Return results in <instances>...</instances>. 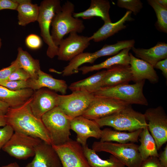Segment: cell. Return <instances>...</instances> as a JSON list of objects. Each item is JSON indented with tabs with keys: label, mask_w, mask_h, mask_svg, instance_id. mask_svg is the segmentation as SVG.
<instances>
[{
	"label": "cell",
	"mask_w": 167,
	"mask_h": 167,
	"mask_svg": "<svg viewBox=\"0 0 167 167\" xmlns=\"http://www.w3.org/2000/svg\"><path fill=\"white\" fill-rule=\"evenodd\" d=\"M32 99V96L22 105L8 108L5 114L6 125L14 131L39 138L52 145L49 134L41 119L36 117L31 110L30 103Z\"/></svg>",
	"instance_id": "cell-1"
},
{
	"label": "cell",
	"mask_w": 167,
	"mask_h": 167,
	"mask_svg": "<svg viewBox=\"0 0 167 167\" xmlns=\"http://www.w3.org/2000/svg\"><path fill=\"white\" fill-rule=\"evenodd\" d=\"M75 5L67 1L57 11L53 18L51 36L55 45L58 46L66 35L82 32L85 28L83 21L73 17Z\"/></svg>",
	"instance_id": "cell-2"
},
{
	"label": "cell",
	"mask_w": 167,
	"mask_h": 167,
	"mask_svg": "<svg viewBox=\"0 0 167 167\" xmlns=\"http://www.w3.org/2000/svg\"><path fill=\"white\" fill-rule=\"evenodd\" d=\"M95 121L100 127L111 126L116 130L132 132L148 127L144 115L129 105L122 110Z\"/></svg>",
	"instance_id": "cell-3"
},
{
	"label": "cell",
	"mask_w": 167,
	"mask_h": 167,
	"mask_svg": "<svg viewBox=\"0 0 167 167\" xmlns=\"http://www.w3.org/2000/svg\"><path fill=\"white\" fill-rule=\"evenodd\" d=\"M41 120L50 136L52 145L64 144L71 139L72 119L58 106L44 114Z\"/></svg>",
	"instance_id": "cell-4"
},
{
	"label": "cell",
	"mask_w": 167,
	"mask_h": 167,
	"mask_svg": "<svg viewBox=\"0 0 167 167\" xmlns=\"http://www.w3.org/2000/svg\"><path fill=\"white\" fill-rule=\"evenodd\" d=\"M145 80L135 83L102 87L93 94L95 96L113 98L131 105L147 106L148 102L143 92Z\"/></svg>",
	"instance_id": "cell-5"
},
{
	"label": "cell",
	"mask_w": 167,
	"mask_h": 167,
	"mask_svg": "<svg viewBox=\"0 0 167 167\" xmlns=\"http://www.w3.org/2000/svg\"><path fill=\"white\" fill-rule=\"evenodd\" d=\"M138 147L134 143H119L99 141L93 142L92 149L96 152L110 153L128 167H140L143 161Z\"/></svg>",
	"instance_id": "cell-6"
},
{
	"label": "cell",
	"mask_w": 167,
	"mask_h": 167,
	"mask_svg": "<svg viewBox=\"0 0 167 167\" xmlns=\"http://www.w3.org/2000/svg\"><path fill=\"white\" fill-rule=\"evenodd\" d=\"M39 6L37 19L40 29L41 35L48 45L46 51L48 57L51 58L57 56L58 46L54 44L51 36L50 28L53 18L57 11L61 7L59 0H44Z\"/></svg>",
	"instance_id": "cell-7"
},
{
	"label": "cell",
	"mask_w": 167,
	"mask_h": 167,
	"mask_svg": "<svg viewBox=\"0 0 167 167\" xmlns=\"http://www.w3.org/2000/svg\"><path fill=\"white\" fill-rule=\"evenodd\" d=\"M42 141L39 138L14 131L2 149L16 159H26L34 156L36 147Z\"/></svg>",
	"instance_id": "cell-8"
},
{
	"label": "cell",
	"mask_w": 167,
	"mask_h": 167,
	"mask_svg": "<svg viewBox=\"0 0 167 167\" xmlns=\"http://www.w3.org/2000/svg\"><path fill=\"white\" fill-rule=\"evenodd\" d=\"M94 96L93 94L83 91L73 92L68 95H58V106L73 119L82 115Z\"/></svg>",
	"instance_id": "cell-9"
},
{
	"label": "cell",
	"mask_w": 167,
	"mask_h": 167,
	"mask_svg": "<svg viewBox=\"0 0 167 167\" xmlns=\"http://www.w3.org/2000/svg\"><path fill=\"white\" fill-rule=\"evenodd\" d=\"M131 105L113 98L95 96L82 116L95 120L117 112Z\"/></svg>",
	"instance_id": "cell-10"
},
{
	"label": "cell",
	"mask_w": 167,
	"mask_h": 167,
	"mask_svg": "<svg viewBox=\"0 0 167 167\" xmlns=\"http://www.w3.org/2000/svg\"><path fill=\"white\" fill-rule=\"evenodd\" d=\"M143 114L148 121V129L159 150L167 141V115L161 106L148 108Z\"/></svg>",
	"instance_id": "cell-11"
},
{
	"label": "cell",
	"mask_w": 167,
	"mask_h": 167,
	"mask_svg": "<svg viewBox=\"0 0 167 167\" xmlns=\"http://www.w3.org/2000/svg\"><path fill=\"white\" fill-rule=\"evenodd\" d=\"M60 159L62 167H90L82 146L71 139L60 145H52Z\"/></svg>",
	"instance_id": "cell-12"
},
{
	"label": "cell",
	"mask_w": 167,
	"mask_h": 167,
	"mask_svg": "<svg viewBox=\"0 0 167 167\" xmlns=\"http://www.w3.org/2000/svg\"><path fill=\"white\" fill-rule=\"evenodd\" d=\"M90 37L80 35L76 32L69 33L63 39L58 46V59L63 61H70L83 53L90 45Z\"/></svg>",
	"instance_id": "cell-13"
},
{
	"label": "cell",
	"mask_w": 167,
	"mask_h": 167,
	"mask_svg": "<svg viewBox=\"0 0 167 167\" xmlns=\"http://www.w3.org/2000/svg\"><path fill=\"white\" fill-rule=\"evenodd\" d=\"M71 126V130L77 134L76 141L83 147L87 145V139L90 137L100 139L101 130L94 120L80 116L72 119Z\"/></svg>",
	"instance_id": "cell-14"
},
{
	"label": "cell",
	"mask_w": 167,
	"mask_h": 167,
	"mask_svg": "<svg viewBox=\"0 0 167 167\" xmlns=\"http://www.w3.org/2000/svg\"><path fill=\"white\" fill-rule=\"evenodd\" d=\"M58 94L50 90L41 88L34 91L30 106L33 114L41 118L58 105Z\"/></svg>",
	"instance_id": "cell-15"
},
{
	"label": "cell",
	"mask_w": 167,
	"mask_h": 167,
	"mask_svg": "<svg viewBox=\"0 0 167 167\" xmlns=\"http://www.w3.org/2000/svg\"><path fill=\"white\" fill-rule=\"evenodd\" d=\"M32 160L24 167H62L59 157L52 145L44 141L35 148Z\"/></svg>",
	"instance_id": "cell-16"
},
{
	"label": "cell",
	"mask_w": 167,
	"mask_h": 167,
	"mask_svg": "<svg viewBox=\"0 0 167 167\" xmlns=\"http://www.w3.org/2000/svg\"><path fill=\"white\" fill-rule=\"evenodd\" d=\"M129 65L133 81L136 83L147 79L153 84L158 82L159 77L153 66L136 58L131 53H129Z\"/></svg>",
	"instance_id": "cell-17"
},
{
	"label": "cell",
	"mask_w": 167,
	"mask_h": 167,
	"mask_svg": "<svg viewBox=\"0 0 167 167\" xmlns=\"http://www.w3.org/2000/svg\"><path fill=\"white\" fill-rule=\"evenodd\" d=\"M37 75V79L30 78L27 80L28 88L35 91L46 87L50 90L59 92L62 95L66 93L68 87L65 80L55 79L41 69L38 71Z\"/></svg>",
	"instance_id": "cell-18"
},
{
	"label": "cell",
	"mask_w": 167,
	"mask_h": 167,
	"mask_svg": "<svg viewBox=\"0 0 167 167\" xmlns=\"http://www.w3.org/2000/svg\"><path fill=\"white\" fill-rule=\"evenodd\" d=\"M130 65H116L106 70L103 78L102 88L128 84L132 81Z\"/></svg>",
	"instance_id": "cell-19"
},
{
	"label": "cell",
	"mask_w": 167,
	"mask_h": 167,
	"mask_svg": "<svg viewBox=\"0 0 167 167\" xmlns=\"http://www.w3.org/2000/svg\"><path fill=\"white\" fill-rule=\"evenodd\" d=\"M110 3L108 0H92L89 7L79 12H74V17L81 18L84 19H91L95 17H100L104 23L112 22L109 14Z\"/></svg>",
	"instance_id": "cell-20"
},
{
	"label": "cell",
	"mask_w": 167,
	"mask_h": 167,
	"mask_svg": "<svg viewBox=\"0 0 167 167\" xmlns=\"http://www.w3.org/2000/svg\"><path fill=\"white\" fill-rule=\"evenodd\" d=\"M131 49L135 57L146 62L153 66L158 61L167 58V44L165 42H159L148 49L133 47Z\"/></svg>",
	"instance_id": "cell-21"
},
{
	"label": "cell",
	"mask_w": 167,
	"mask_h": 167,
	"mask_svg": "<svg viewBox=\"0 0 167 167\" xmlns=\"http://www.w3.org/2000/svg\"><path fill=\"white\" fill-rule=\"evenodd\" d=\"M131 11H128L118 21L114 23H104L101 27L90 36L91 40L95 42L102 41L126 28V27L124 25L125 23L134 20L131 16Z\"/></svg>",
	"instance_id": "cell-22"
},
{
	"label": "cell",
	"mask_w": 167,
	"mask_h": 167,
	"mask_svg": "<svg viewBox=\"0 0 167 167\" xmlns=\"http://www.w3.org/2000/svg\"><path fill=\"white\" fill-rule=\"evenodd\" d=\"M131 48V47L125 48L117 54L101 63L92 66H82L79 68V70L81 71L82 74L84 75L102 69H108L114 66H129L130 60L129 52Z\"/></svg>",
	"instance_id": "cell-23"
},
{
	"label": "cell",
	"mask_w": 167,
	"mask_h": 167,
	"mask_svg": "<svg viewBox=\"0 0 167 167\" xmlns=\"http://www.w3.org/2000/svg\"><path fill=\"white\" fill-rule=\"evenodd\" d=\"M34 92L30 88L13 91L0 85V101L6 103L9 107H17L31 98Z\"/></svg>",
	"instance_id": "cell-24"
},
{
	"label": "cell",
	"mask_w": 167,
	"mask_h": 167,
	"mask_svg": "<svg viewBox=\"0 0 167 167\" xmlns=\"http://www.w3.org/2000/svg\"><path fill=\"white\" fill-rule=\"evenodd\" d=\"M143 129L126 132L113 130L109 128L101 130L100 141L102 142H115L119 143L137 142Z\"/></svg>",
	"instance_id": "cell-25"
},
{
	"label": "cell",
	"mask_w": 167,
	"mask_h": 167,
	"mask_svg": "<svg viewBox=\"0 0 167 167\" xmlns=\"http://www.w3.org/2000/svg\"><path fill=\"white\" fill-rule=\"evenodd\" d=\"M106 71H99L86 79L72 83L68 88L72 92L83 91L93 94L102 88Z\"/></svg>",
	"instance_id": "cell-26"
},
{
	"label": "cell",
	"mask_w": 167,
	"mask_h": 167,
	"mask_svg": "<svg viewBox=\"0 0 167 167\" xmlns=\"http://www.w3.org/2000/svg\"><path fill=\"white\" fill-rule=\"evenodd\" d=\"M19 3L16 11L18 12V23L24 26L32 22L37 21L39 6L33 4L29 0H17Z\"/></svg>",
	"instance_id": "cell-27"
},
{
	"label": "cell",
	"mask_w": 167,
	"mask_h": 167,
	"mask_svg": "<svg viewBox=\"0 0 167 167\" xmlns=\"http://www.w3.org/2000/svg\"><path fill=\"white\" fill-rule=\"evenodd\" d=\"M139 139L140 144L138 150L143 161L150 156L158 157L155 141L148 129V127L142 129Z\"/></svg>",
	"instance_id": "cell-28"
},
{
	"label": "cell",
	"mask_w": 167,
	"mask_h": 167,
	"mask_svg": "<svg viewBox=\"0 0 167 167\" xmlns=\"http://www.w3.org/2000/svg\"><path fill=\"white\" fill-rule=\"evenodd\" d=\"M85 155L90 167H125V165L118 159L111 155L109 158L103 160L96 152L86 145L83 147Z\"/></svg>",
	"instance_id": "cell-29"
},
{
	"label": "cell",
	"mask_w": 167,
	"mask_h": 167,
	"mask_svg": "<svg viewBox=\"0 0 167 167\" xmlns=\"http://www.w3.org/2000/svg\"><path fill=\"white\" fill-rule=\"evenodd\" d=\"M18 52L16 60L20 68L27 72L31 79H37L38 77V72L41 69L39 60L33 58L28 53L23 50L21 47L18 48Z\"/></svg>",
	"instance_id": "cell-30"
},
{
	"label": "cell",
	"mask_w": 167,
	"mask_h": 167,
	"mask_svg": "<svg viewBox=\"0 0 167 167\" xmlns=\"http://www.w3.org/2000/svg\"><path fill=\"white\" fill-rule=\"evenodd\" d=\"M148 4L154 10L157 19L155 25L159 31L167 33V7L160 5L156 0H148Z\"/></svg>",
	"instance_id": "cell-31"
},
{
	"label": "cell",
	"mask_w": 167,
	"mask_h": 167,
	"mask_svg": "<svg viewBox=\"0 0 167 167\" xmlns=\"http://www.w3.org/2000/svg\"><path fill=\"white\" fill-rule=\"evenodd\" d=\"M117 6L133 12L135 15L139 13L143 7V3L140 0H118Z\"/></svg>",
	"instance_id": "cell-32"
},
{
	"label": "cell",
	"mask_w": 167,
	"mask_h": 167,
	"mask_svg": "<svg viewBox=\"0 0 167 167\" xmlns=\"http://www.w3.org/2000/svg\"><path fill=\"white\" fill-rule=\"evenodd\" d=\"M0 85L13 91L28 88L27 81L24 80L0 81Z\"/></svg>",
	"instance_id": "cell-33"
},
{
	"label": "cell",
	"mask_w": 167,
	"mask_h": 167,
	"mask_svg": "<svg viewBox=\"0 0 167 167\" xmlns=\"http://www.w3.org/2000/svg\"><path fill=\"white\" fill-rule=\"evenodd\" d=\"M14 132L13 129L8 125L0 128V151L10 139Z\"/></svg>",
	"instance_id": "cell-34"
},
{
	"label": "cell",
	"mask_w": 167,
	"mask_h": 167,
	"mask_svg": "<svg viewBox=\"0 0 167 167\" xmlns=\"http://www.w3.org/2000/svg\"><path fill=\"white\" fill-rule=\"evenodd\" d=\"M25 43L28 47L33 49L40 48L42 45V41L38 35L32 34L28 35L25 40Z\"/></svg>",
	"instance_id": "cell-35"
},
{
	"label": "cell",
	"mask_w": 167,
	"mask_h": 167,
	"mask_svg": "<svg viewBox=\"0 0 167 167\" xmlns=\"http://www.w3.org/2000/svg\"><path fill=\"white\" fill-rule=\"evenodd\" d=\"M30 78V77L27 72L21 68H18L13 71L5 80L27 81Z\"/></svg>",
	"instance_id": "cell-36"
},
{
	"label": "cell",
	"mask_w": 167,
	"mask_h": 167,
	"mask_svg": "<svg viewBox=\"0 0 167 167\" xmlns=\"http://www.w3.org/2000/svg\"><path fill=\"white\" fill-rule=\"evenodd\" d=\"M18 68H20L19 65L15 59L11 63L10 66L0 70V81L6 80L13 71Z\"/></svg>",
	"instance_id": "cell-37"
},
{
	"label": "cell",
	"mask_w": 167,
	"mask_h": 167,
	"mask_svg": "<svg viewBox=\"0 0 167 167\" xmlns=\"http://www.w3.org/2000/svg\"><path fill=\"white\" fill-rule=\"evenodd\" d=\"M140 167H165L160 162L158 157L150 156L142 161Z\"/></svg>",
	"instance_id": "cell-38"
},
{
	"label": "cell",
	"mask_w": 167,
	"mask_h": 167,
	"mask_svg": "<svg viewBox=\"0 0 167 167\" xmlns=\"http://www.w3.org/2000/svg\"><path fill=\"white\" fill-rule=\"evenodd\" d=\"M18 4L17 0H0V11L4 9L16 10Z\"/></svg>",
	"instance_id": "cell-39"
},
{
	"label": "cell",
	"mask_w": 167,
	"mask_h": 167,
	"mask_svg": "<svg viewBox=\"0 0 167 167\" xmlns=\"http://www.w3.org/2000/svg\"><path fill=\"white\" fill-rule=\"evenodd\" d=\"M161 70L165 78H167V58L158 61L154 66Z\"/></svg>",
	"instance_id": "cell-40"
},
{
	"label": "cell",
	"mask_w": 167,
	"mask_h": 167,
	"mask_svg": "<svg viewBox=\"0 0 167 167\" xmlns=\"http://www.w3.org/2000/svg\"><path fill=\"white\" fill-rule=\"evenodd\" d=\"M158 159L161 164L164 167H167V145L164 150L159 155Z\"/></svg>",
	"instance_id": "cell-41"
},
{
	"label": "cell",
	"mask_w": 167,
	"mask_h": 167,
	"mask_svg": "<svg viewBox=\"0 0 167 167\" xmlns=\"http://www.w3.org/2000/svg\"><path fill=\"white\" fill-rule=\"evenodd\" d=\"M9 107L7 104L0 101V112L5 113Z\"/></svg>",
	"instance_id": "cell-42"
},
{
	"label": "cell",
	"mask_w": 167,
	"mask_h": 167,
	"mask_svg": "<svg viewBox=\"0 0 167 167\" xmlns=\"http://www.w3.org/2000/svg\"><path fill=\"white\" fill-rule=\"evenodd\" d=\"M5 113L0 112V126H4L6 125Z\"/></svg>",
	"instance_id": "cell-43"
},
{
	"label": "cell",
	"mask_w": 167,
	"mask_h": 167,
	"mask_svg": "<svg viewBox=\"0 0 167 167\" xmlns=\"http://www.w3.org/2000/svg\"><path fill=\"white\" fill-rule=\"evenodd\" d=\"M1 167H20V166L16 162H14Z\"/></svg>",
	"instance_id": "cell-44"
},
{
	"label": "cell",
	"mask_w": 167,
	"mask_h": 167,
	"mask_svg": "<svg viewBox=\"0 0 167 167\" xmlns=\"http://www.w3.org/2000/svg\"><path fill=\"white\" fill-rule=\"evenodd\" d=\"M161 5L167 7V0H156Z\"/></svg>",
	"instance_id": "cell-45"
},
{
	"label": "cell",
	"mask_w": 167,
	"mask_h": 167,
	"mask_svg": "<svg viewBox=\"0 0 167 167\" xmlns=\"http://www.w3.org/2000/svg\"><path fill=\"white\" fill-rule=\"evenodd\" d=\"M2 41L1 38H0V48H1L2 46Z\"/></svg>",
	"instance_id": "cell-46"
}]
</instances>
